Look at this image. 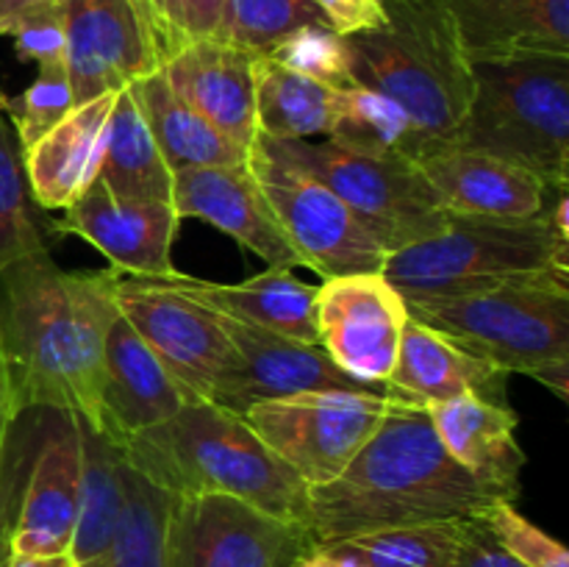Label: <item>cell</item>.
I'll return each mask as SVG.
<instances>
[{
    "instance_id": "cell-1",
    "label": "cell",
    "mask_w": 569,
    "mask_h": 567,
    "mask_svg": "<svg viewBox=\"0 0 569 567\" xmlns=\"http://www.w3.org/2000/svg\"><path fill=\"white\" fill-rule=\"evenodd\" d=\"M120 270H61L33 250L0 270V350L14 415L70 411L98 428V376Z\"/></svg>"
},
{
    "instance_id": "cell-2",
    "label": "cell",
    "mask_w": 569,
    "mask_h": 567,
    "mask_svg": "<svg viewBox=\"0 0 569 567\" xmlns=\"http://www.w3.org/2000/svg\"><path fill=\"white\" fill-rule=\"evenodd\" d=\"M503 500L450 459L426 406L395 398L337 478L309 489L315 545L381 528L465 520Z\"/></svg>"
},
{
    "instance_id": "cell-3",
    "label": "cell",
    "mask_w": 569,
    "mask_h": 567,
    "mask_svg": "<svg viewBox=\"0 0 569 567\" xmlns=\"http://www.w3.org/2000/svg\"><path fill=\"white\" fill-rule=\"evenodd\" d=\"M148 481L176 498L231 495L281 520L309 523V484L272 454L242 415L192 400L176 417L120 445Z\"/></svg>"
},
{
    "instance_id": "cell-4",
    "label": "cell",
    "mask_w": 569,
    "mask_h": 567,
    "mask_svg": "<svg viewBox=\"0 0 569 567\" xmlns=\"http://www.w3.org/2000/svg\"><path fill=\"white\" fill-rule=\"evenodd\" d=\"M387 26L345 37L353 87L392 100L411 128V159L459 142L472 94L465 56L445 0H383Z\"/></svg>"
},
{
    "instance_id": "cell-5",
    "label": "cell",
    "mask_w": 569,
    "mask_h": 567,
    "mask_svg": "<svg viewBox=\"0 0 569 567\" xmlns=\"http://www.w3.org/2000/svg\"><path fill=\"white\" fill-rule=\"evenodd\" d=\"M381 272L406 304L569 278L567 189H556L548 209L531 220L450 215L439 233L389 253Z\"/></svg>"
},
{
    "instance_id": "cell-6",
    "label": "cell",
    "mask_w": 569,
    "mask_h": 567,
    "mask_svg": "<svg viewBox=\"0 0 569 567\" xmlns=\"http://www.w3.org/2000/svg\"><path fill=\"white\" fill-rule=\"evenodd\" d=\"M472 94L461 148L483 150L542 178L569 181V56L545 50L470 61Z\"/></svg>"
},
{
    "instance_id": "cell-7",
    "label": "cell",
    "mask_w": 569,
    "mask_h": 567,
    "mask_svg": "<svg viewBox=\"0 0 569 567\" xmlns=\"http://www.w3.org/2000/svg\"><path fill=\"white\" fill-rule=\"evenodd\" d=\"M409 317L503 372H522L569 395V278L503 284L459 298L420 300Z\"/></svg>"
},
{
    "instance_id": "cell-8",
    "label": "cell",
    "mask_w": 569,
    "mask_h": 567,
    "mask_svg": "<svg viewBox=\"0 0 569 567\" xmlns=\"http://www.w3.org/2000/svg\"><path fill=\"white\" fill-rule=\"evenodd\" d=\"M320 178L387 253L442 231L450 211L420 165L400 150H361L337 139H276Z\"/></svg>"
},
{
    "instance_id": "cell-9",
    "label": "cell",
    "mask_w": 569,
    "mask_h": 567,
    "mask_svg": "<svg viewBox=\"0 0 569 567\" xmlns=\"http://www.w3.org/2000/svg\"><path fill=\"white\" fill-rule=\"evenodd\" d=\"M248 165L300 265L320 278L381 272L387 250L320 178L283 153L276 139L256 133Z\"/></svg>"
},
{
    "instance_id": "cell-10",
    "label": "cell",
    "mask_w": 569,
    "mask_h": 567,
    "mask_svg": "<svg viewBox=\"0 0 569 567\" xmlns=\"http://www.w3.org/2000/svg\"><path fill=\"white\" fill-rule=\"evenodd\" d=\"M117 309L194 400H220L237 376L239 354L211 306L176 287L170 276L120 272Z\"/></svg>"
},
{
    "instance_id": "cell-11",
    "label": "cell",
    "mask_w": 569,
    "mask_h": 567,
    "mask_svg": "<svg viewBox=\"0 0 569 567\" xmlns=\"http://www.w3.org/2000/svg\"><path fill=\"white\" fill-rule=\"evenodd\" d=\"M392 404L389 392L331 389L261 400L244 411V420L311 489L348 467Z\"/></svg>"
},
{
    "instance_id": "cell-12",
    "label": "cell",
    "mask_w": 569,
    "mask_h": 567,
    "mask_svg": "<svg viewBox=\"0 0 569 567\" xmlns=\"http://www.w3.org/2000/svg\"><path fill=\"white\" fill-rule=\"evenodd\" d=\"M315 545L309 528L231 495H172L167 567H298Z\"/></svg>"
},
{
    "instance_id": "cell-13",
    "label": "cell",
    "mask_w": 569,
    "mask_h": 567,
    "mask_svg": "<svg viewBox=\"0 0 569 567\" xmlns=\"http://www.w3.org/2000/svg\"><path fill=\"white\" fill-rule=\"evenodd\" d=\"M406 322L409 306L383 272L322 278L317 287V345L356 381L387 384Z\"/></svg>"
},
{
    "instance_id": "cell-14",
    "label": "cell",
    "mask_w": 569,
    "mask_h": 567,
    "mask_svg": "<svg viewBox=\"0 0 569 567\" xmlns=\"http://www.w3.org/2000/svg\"><path fill=\"white\" fill-rule=\"evenodd\" d=\"M64 31L76 106L120 92L161 67L159 44L139 0H67Z\"/></svg>"
},
{
    "instance_id": "cell-15",
    "label": "cell",
    "mask_w": 569,
    "mask_h": 567,
    "mask_svg": "<svg viewBox=\"0 0 569 567\" xmlns=\"http://www.w3.org/2000/svg\"><path fill=\"white\" fill-rule=\"evenodd\" d=\"M81 498V428L70 411L42 409V434L11 528L14 556L70 554Z\"/></svg>"
},
{
    "instance_id": "cell-16",
    "label": "cell",
    "mask_w": 569,
    "mask_h": 567,
    "mask_svg": "<svg viewBox=\"0 0 569 567\" xmlns=\"http://www.w3.org/2000/svg\"><path fill=\"white\" fill-rule=\"evenodd\" d=\"M50 226L53 233L81 237L126 276L159 278L176 272L172 245L181 217L170 200L117 198L94 178Z\"/></svg>"
},
{
    "instance_id": "cell-17",
    "label": "cell",
    "mask_w": 569,
    "mask_h": 567,
    "mask_svg": "<svg viewBox=\"0 0 569 567\" xmlns=\"http://www.w3.org/2000/svg\"><path fill=\"white\" fill-rule=\"evenodd\" d=\"M209 306V304H206ZM217 311V309H214ZM226 328L228 339L239 354V370L233 381L217 404L237 411H244L253 404L272 398H289V395L303 392H389L383 387L361 384L339 370L320 345H306L298 339L281 337L267 328L250 326V322L233 320V317L217 311Z\"/></svg>"
},
{
    "instance_id": "cell-18",
    "label": "cell",
    "mask_w": 569,
    "mask_h": 567,
    "mask_svg": "<svg viewBox=\"0 0 569 567\" xmlns=\"http://www.w3.org/2000/svg\"><path fill=\"white\" fill-rule=\"evenodd\" d=\"M192 395L167 372L159 356L148 348L137 328L117 315L106 331L98 376V428L111 442L161 426L187 404Z\"/></svg>"
},
{
    "instance_id": "cell-19",
    "label": "cell",
    "mask_w": 569,
    "mask_h": 567,
    "mask_svg": "<svg viewBox=\"0 0 569 567\" xmlns=\"http://www.w3.org/2000/svg\"><path fill=\"white\" fill-rule=\"evenodd\" d=\"M170 203L181 220L194 217L220 228L270 267L292 270L300 265L248 161L172 172Z\"/></svg>"
},
{
    "instance_id": "cell-20",
    "label": "cell",
    "mask_w": 569,
    "mask_h": 567,
    "mask_svg": "<svg viewBox=\"0 0 569 567\" xmlns=\"http://www.w3.org/2000/svg\"><path fill=\"white\" fill-rule=\"evenodd\" d=\"M417 165L450 215L531 220L548 209L556 192L533 172L461 145L433 150Z\"/></svg>"
},
{
    "instance_id": "cell-21",
    "label": "cell",
    "mask_w": 569,
    "mask_h": 567,
    "mask_svg": "<svg viewBox=\"0 0 569 567\" xmlns=\"http://www.w3.org/2000/svg\"><path fill=\"white\" fill-rule=\"evenodd\" d=\"M256 53L220 42L198 39L161 64L172 92L220 128L233 142L250 148L256 126Z\"/></svg>"
},
{
    "instance_id": "cell-22",
    "label": "cell",
    "mask_w": 569,
    "mask_h": 567,
    "mask_svg": "<svg viewBox=\"0 0 569 567\" xmlns=\"http://www.w3.org/2000/svg\"><path fill=\"white\" fill-rule=\"evenodd\" d=\"M506 378L509 372L409 317L387 389L392 398L415 406L442 404L459 395H478L492 404L509 406Z\"/></svg>"
},
{
    "instance_id": "cell-23",
    "label": "cell",
    "mask_w": 569,
    "mask_h": 567,
    "mask_svg": "<svg viewBox=\"0 0 569 567\" xmlns=\"http://www.w3.org/2000/svg\"><path fill=\"white\" fill-rule=\"evenodd\" d=\"M426 409L450 459L459 461L498 498L515 500L520 493V472L528 461L517 442L515 409L478 395H459Z\"/></svg>"
},
{
    "instance_id": "cell-24",
    "label": "cell",
    "mask_w": 569,
    "mask_h": 567,
    "mask_svg": "<svg viewBox=\"0 0 569 567\" xmlns=\"http://www.w3.org/2000/svg\"><path fill=\"white\" fill-rule=\"evenodd\" d=\"M114 98L117 92H106L72 106L64 120L22 150L28 189L42 211H64L98 178Z\"/></svg>"
},
{
    "instance_id": "cell-25",
    "label": "cell",
    "mask_w": 569,
    "mask_h": 567,
    "mask_svg": "<svg viewBox=\"0 0 569 567\" xmlns=\"http://www.w3.org/2000/svg\"><path fill=\"white\" fill-rule=\"evenodd\" d=\"M467 59L545 50L569 56V0H445Z\"/></svg>"
},
{
    "instance_id": "cell-26",
    "label": "cell",
    "mask_w": 569,
    "mask_h": 567,
    "mask_svg": "<svg viewBox=\"0 0 569 567\" xmlns=\"http://www.w3.org/2000/svg\"><path fill=\"white\" fill-rule=\"evenodd\" d=\"M172 284L211 309L267 328L298 342L317 345V287L303 284L287 267H270L242 284H214L170 272Z\"/></svg>"
},
{
    "instance_id": "cell-27",
    "label": "cell",
    "mask_w": 569,
    "mask_h": 567,
    "mask_svg": "<svg viewBox=\"0 0 569 567\" xmlns=\"http://www.w3.org/2000/svg\"><path fill=\"white\" fill-rule=\"evenodd\" d=\"M144 122L150 128L161 159L170 172L192 170V167L244 165L250 148L233 142L231 137L211 126L203 115L183 103L167 83L161 67L150 76L128 83Z\"/></svg>"
},
{
    "instance_id": "cell-28",
    "label": "cell",
    "mask_w": 569,
    "mask_h": 567,
    "mask_svg": "<svg viewBox=\"0 0 569 567\" xmlns=\"http://www.w3.org/2000/svg\"><path fill=\"white\" fill-rule=\"evenodd\" d=\"M81 428V498L70 543L76 567L103 565L120 526L126 506V456L120 445L94 431L83 420Z\"/></svg>"
},
{
    "instance_id": "cell-29",
    "label": "cell",
    "mask_w": 569,
    "mask_h": 567,
    "mask_svg": "<svg viewBox=\"0 0 569 567\" xmlns=\"http://www.w3.org/2000/svg\"><path fill=\"white\" fill-rule=\"evenodd\" d=\"M256 126L272 139L331 137L345 89L256 56Z\"/></svg>"
},
{
    "instance_id": "cell-30",
    "label": "cell",
    "mask_w": 569,
    "mask_h": 567,
    "mask_svg": "<svg viewBox=\"0 0 569 567\" xmlns=\"http://www.w3.org/2000/svg\"><path fill=\"white\" fill-rule=\"evenodd\" d=\"M98 181L117 198L170 200L172 195L170 167L161 159L148 122L128 87L117 92L106 122Z\"/></svg>"
},
{
    "instance_id": "cell-31",
    "label": "cell",
    "mask_w": 569,
    "mask_h": 567,
    "mask_svg": "<svg viewBox=\"0 0 569 567\" xmlns=\"http://www.w3.org/2000/svg\"><path fill=\"white\" fill-rule=\"evenodd\" d=\"M461 520L381 528L331 539L350 567H453Z\"/></svg>"
},
{
    "instance_id": "cell-32",
    "label": "cell",
    "mask_w": 569,
    "mask_h": 567,
    "mask_svg": "<svg viewBox=\"0 0 569 567\" xmlns=\"http://www.w3.org/2000/svg\"><path fill=\"white\" fill-rule=\"evenodd\" d=\"M53 226L33 203L14 126L0 109V270L33 250H50Z\"/></svg>"
},
{
    "instance_id": "cell-33",
    "label": "cell",
    "mask_w": 569,
    "mask_h": 567,
    "mask_svg": "<svg viewBox=\"0 0 569 567\" xmlns=\"http://www.w3.org/2000/svg\"><path fill=\"white\" fill-rule=\"evenodd\" d=\"M172 495L126 461V506L103 567H167L164 528Z\"/></svg>"
},
{
    "instance_id": "cell-34",
    "label": "cell",
    "mask_w": 569,
    "mask_h": 567,
    "mask_svg": "<svg viewBox=\"0 0 569 567\" xmlns=\"http://www.w3.org/2000/svg\"><path fill=\"white\" fill-rule=\"evenodd\" d=\"M303 26H328L315 0H228L211 39L261 56Z\"/></svg>"
},
{
    "instance_id": "cell-35",
    "label": "cell",
    "mask_w": 569,
    "mask_h": 567,
    "mask_svg": "<svg viewBox=\"0 0 569 567\" xmlns=\"http://www.w3.org/2000/svg\"><path fill=\"white\" fill-rule=\"evenodd\" d=\"M361 150H400L409 156L411 128L403 111L383 94L365 87L345 89L331 137Z\"/></svg>"
},
{
    "instance_id": "cell-36",
    "label": "cell",
    "mask_w": 569,
    "mask_h": 567,
    "mask_svg": "<svg viewBox=\"0 0 569 567\" xmlns=\"http://www.w3.org/2000/svg\"><path fill=\"white\" fill-rule=\"evenodd\" d=\"M267 59L300 72V76L317 78L322 83H331L337 89L353 87V72H350V50L345 37H339L328 26H303L272 44Z\"/></svg>"
},
{
    "instance_id": "cell-37",
    "label": "cell",
    "mask_w": 569,
    "mask_h": 567,
    "mask_svg": "<svg viewBox=\"0 0 569 567\" xmlns=\"http://www.w3.org/2000/svg\"><path fill=\"white\" fill-rule=\"evenodd\" d=\"M72 89L67 70H39L31 87L17 98L0 94V109L6 111L9 122L14 126L20 148H31L39 137L50 131L59 120H64L72 109Z\"/></svg>"
},
{
    "instance_id": "cell-38",
    "label": "cell",
    "mask_w": 569,
    "mask_h": 567,
    "mask_svg": "<svg viewBox=\"0 0 569 567\" xmlns=\"http://www.w3.org/2000/svg\"><path fill=\"white\" fill-rule=\"evenodd\" d=\"M483 520L495 531V537L517 556L526 567H569V554L559 539L533 526L528 517L515 509V500H495Z\"/></svg>"
},
{
    "instance_id": "cell-39",
    "label": "cell",
    "mask_w": 569,
    "mask_h": 567,
    "mask_svg": "<svg viewBox=\"0 0 569 567\" xmlns=\"http://www.w3.org/2000/svg\"><path fill=\"white\" fill-rule=\"evenodd\" d=\"M226 3L228 0H159L167 59H172L189 42L214 37Z\"/></svg>"
},
{
    "instance_id": "cell-40",
    "label": "cell",
    "mask_w": 569,
    "mask_h": 567,
    "mask_svg": "<svg viewBox=\"0 0 569 567\" xmlns=\"http://www.w3.org/2000/svg\"><path fill=\"white\" fill-rule=\"evenodd\" d=\"M11 37L22 61H33L39 70H67L64 9L31 17Z\"/></svg>"
},
{
    "instance_id": "cell-41",
    "label": "cell",
    "mask_w": 569,
    "mask_h": 567,
    "mask_svg": "<svg viewBox=\"0 0 569 567\" xmlns=\"http://www.w3.org/2000/svg\"><path fill=\"white\" fill-rule=\"evenodd\" d=\"M453 567H526L489 528L483 515L465 517L459 526V548Z\"/></svg>"
},
{
    "instance_id": "cell-42",
    "label": "cell",
    "mask_w": 569,
    "mask_h": 567,
    "mask_svg": "<svg viewBox=\"0 0 569 567\" xmlns=\"http://www.w3.org/2000/svg\"><path fill=\"white\" fill-rule=\"evenodd\" d=\"M315 3L320 6L326 22L339 37L378 31L387 26L383 0H315Z\"/></svg>"
},
{
    "instance_id": "cell-43",
    "label": "cell",
    "mask_w": 569,
    "mask_h": 567,
    "mask_svg": "<svg viewBox=\"0 0 569 567\" xmlns=\"http://www.w3.org/2000/svg\"><path fill=\"white\" fill-rule=\"evenodd\" d=\"M64 3L67 0H0V37H11L31 17L64 9Z\"/></svg>"
},
{
    "instance_id": "cell-44",
    "label": "cell",
    "mask_w": 569,
    "mask_h": 567,
    "mask_svg": "<svg viewBox=\"0 0 569 567\" xmlns=\"http://www.w3.org/2000/svg\"><path fill=\"white\" fill-rule=\"evenodd\" d=\"M14 406H11V392H9V376H6V361L3 350H0V445H3L6 431H9L11 420H14Z\"/></svg>"
},
{
    "instance_id": "cell-45",
    "label": "cell",
    "mask_w": 569,
    "mask_h": 567,
    "mask_svg": "<svg viewBox=\"0 0 569 567\" xmlns=\"http://www.w3.org/2000/svg\"><path fill=\"white\" fill-rule=\"evenodd\" d=\"M6 567H76L72 565L70 554H56V556H9Z\"/></svg>"
},
{
    "instance_id": "cell-46",
    "label": "cell",
    "mask_w": 569,
    "mask_h": 567,
    "mask_svg": "<svg viewBox=\"0 0 569 567\" xmlns=\"http://www.w3.org/2000/svg\"><path fill=\"white\" fill-rule=\"evenodd\" d=\"M142 6L144 17L150 22V31H153L156 44H159V53H161V64L167 61V42H164V28H161V14H159V0H139Z\"/></svg>"
},
{
    "instance_id": "cell-47",
    "label": "cell",
    "mask_w": 569,
    "mask_h": 567,
    "mask_svg": "<svg viewBox=\"0 0 569 567\" xmlns=\"http://www.w3.org/2000/svg\"><path fill=\"white\" fill-rule=\"evenodd\" d=\"M103 565H106V561H103ZM103 565H89V567H103Z\"/></svg>"
}]
</instances>
